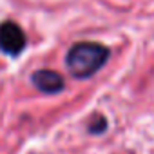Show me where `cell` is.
<instances>
[{"label": "cell", "instance_id": "1", "mask_svg": "<svg viewBox=\"0 0 154 154\" xmlns=\"http://www.w3.org/2000/svg\"><path fill=\"white\" fill-rule=\"evenodd\" d=\"M109 60V49L98 42H78L65 54L67 71L78 80L91 78Z\"/></svg>", "mask_w": 154, "mask_h": 154}, {"label": "cell", "instance_id": "2", "mask_svg": "<svg viewBox=\"0 0 154 154\" xmlns=\"http://www.w3.org/2000/svg\"><path fill=\"white\" fill-rule=\"evenodd\" d=\"M26 35L17 22L6 20L0 24V51L2 53L9 56H18L26 49Z\"/></svg>", "mask_w": 154, "mask_h": 154}, {"label": "cell", "instance_id": "3", "mask_svg": "<svg viewBox=\"0 0 154 154\" xmlns=\"http://www.w3.org/2000/svg\"><path fill=\"white\" fill-rule=\"evenodd\" d=\"M31 82L38 91H42L45 94H56V93L63 91V87H65V82L62 78V74H58L53 69H38V71H35L33 76H31Z\"/></svg>", "mask_w": 154, "mask_h": 154}, {"label": "cell", "instance_id": "4", "mask_svg": "<svg viewBox=\"0 0 154 154\" xmlns=\"http://www.w3.org/2000/svg\"><path fill=\"white\" fill-rule=\"evenodd\" d=\"M105 127H107V120L103 118V116H100V114H96L91 122H89V132L91 134H100V132H103L105 131Z\"/></svg>", "mask_w": 154, "mask_h": 154}]
</instances>
